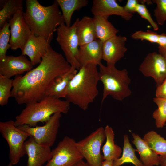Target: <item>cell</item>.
<instances>
[{
    "instance_id": "cell-34",
    "label": "cell",
    "mask_w": 166,
    "mask_h": 166,
    "mask_svg": "<svg viewBox=\"0 0 166 166\" xmlns=\"http://www.w3.org/2000/svg\"><path fill=\"white\" fill-rule=\"evenodd\" d=\"M141 0H128L125 6L124 10L127 12L133 14L136 12V7L139 3H140Z\"/></svg>"
},
{
    "instance_id": "cell-41",
    "label": "cell",
    "mask_w": 166,
    "mask_h": 166,
    "mask_svg": "<svg viewBox=\"0 0 166 166\" xmlns=\"http://www.w3.org/2000/svg\"><path fill=\"white\" fill-rule=\"evenodd\" d=\"M6 166H13V165L10 163H9Z\"/></svg>"
},
{
    "instance_id": "cell-32",
    "label": "cell",
    "mask_w": 166,
    "mask_h": 166,
    "mask_svg": "<svg viewBox=\"0 0 166 166\" xmlns=\"http://www.w3.org/2000/svg\"><path fill=\"white\" fill-rule=\"evenodd\" d=\"M159 34L156 32L150 30L146 31H137L132 33L131 38L135 40H146L153 43H157Z\"/></svg>"
},
{
    "instance_id": "cell-4",
    "label": "cell",
    "mask_w": 166,
    "mask_h": 166,
    "mask_svg": "<svg viewBox=\"0 0 166 166\" xmlns=\"http://www.w3.org/2000/svg\"><path fill=\"white\" fill-rule=\"evenodd\" d=\"M70 108V103L53 97L46 96L40 101L26 105L14 121L15 125H23L33 127L38 123L47 122L51 116L57 113L66 114Z\"/></svg>"
},
{
    "instance_id": "cell-15",
    "label": "cell",
    "mask_w": 166,
    "mask_h": 166,
    "mask_svg": "<svg viewBox=\"0 0 166 166\" xmlns=\"http://www.w3.org/2000/svg\"><path fill=\"white\" fill-rule=\"evenodd\" d=\"M127 38L121 35H116L103 42L102 60L107 63L115 64L122 58L127 51L125 46Z\"/></svg>"
},
{
    "instance_id": "cell-12",
    "label": "cell",
    "mask_w": 166,
    "mask_h": 166,
    "mask_svg": "<svg viewBox=\"0 0 166 166\" xmlns=\"http://www.w3.org/2000/svg\"><path fill=\"white\" fill-rule=\"evenodd\" d=\"M139 70L144 76L152 77L157 87L166 77V59L159 53H149L140 65Z\"/></svg>"
},
{
    "instance_id": "cell-19",
    "label": "cell",
    "mask_w": 166,
    "mask_h": 166,
    "mask_svg": "<svg viewBox=\"0 0 166 166\" xmlns=\"http://www.w3.org/2000/svg\"><path fill=\"white\" fill-rule=\"evenodd\" d=\"M77 71V70L72 67L67 73L54 79L47 89L46 96L59 99L65 98L68 86Z\"/></svg>"
},
{
    "instance_id": "cell-35",
    "label": "cell",
    "mask_w": 166,
    "mask_h": 166,
    "mask_svg": "<svg viewBox=\"0 0 166 166\" xmlns=\"http://www.w3.org/2000/svg\"><path fill=\"white\" fill-rule=\"evenodd\" d=\"M155 94L156 97L166 98V77L160 85L157 86Z\"/></svg>"
},
{
    "instance_id": "cell-29",
    "label": "cell",
    "mask_w": 166,
    "mask_h": 166,
    "mask_svg": "<svg viewBox=\"0 0 166 166\" xmlns=\"http://www.w3.org/2000/svg\"><path fill=\"white\" fill-rule=\"evenodd\" d=\"M13 79L0 74V105L3 106L8 103L11 97Z\"/></svg>"
},
{
    "instance_id": "cell-9",
    "label": "cell",
    "mask_w": 166,
    "mask_h": 166,
    "mask_svg": "<svg viewBox=\"0 0 166 166\" xmlns=\"http://www.w3.org/2000/svg\"><path fill=\"white\" fill-rule=\"evenodd\" d=\"M52 157L44 166H73L84 159L76 146V142L65 136L52 150Z\"/></svg>"
},
{
    "instance_id": "cell-7",
    "label": "cell",
    "mask_w": 166,
    "mask_h": 166,
    "mask_svg": "<svg viewBox=\"0 0 166 166\" xmlns=\"http://www.w3.org/2000/svg\"><path fill=\"white\" fill-rule=\"evenodd\" d=\"M79 19L77 18L70 26H66L65 23L58 26L56 31V39L67 61L72 67L78 70L81 67L76 58L79 47L76 26Z\"/></svg>"
},
{
    "instance_id": "cell-21",
    "label": "cell",
    "mask_w": 166,
    "mask_h": 166,
    "mask_svg": "<svg viewBox=\"0 0 166 166\" xmlns=\"http://www.w3.org/2000/svg\"><path fill=\"white\" fill-rule=\"evenodd\" d=\"M132 143L139 154L140 160L144 166H157L159 165V156L154 153L147 145L138 134L132 133Z\"/></svg>"
},
{
    "instance_id": "cell-36",
    "label": "cell",
    "mask_w": 166,
    "mask_h": 166,
    "mask_svg": "<svg viewBox=\"0 0 166 166\" xmlns=\"http://www.w3.org/2000/svg\"><path fill=\"white\" fill-rule=\"evenodd\" d=\"M157 44L158 47L166 49V34L164 33L159 34Z\"/></svg>"
},
{
    "instance_id": "cell-13",
    "label": "cell",
    "mask_w": 166,
    "mask_h": 166,
    "mask_svg": "<svg viewBox=\"0 0 166 166\" xmlns=\"http://www.w3.org/2000/svg\"><path fill=\"white\" fill-rule=\"evenodd\" d=\"M33 66L25 55L22 54L17 56L6 55L0 60V74L11 78L14 76L30 71Z\"/></svg>"
},
{
    "instance_id": "cell-23",
    "label": "cell",
    "mask_w": 166,
    "mask_h": 166,
    "mask_svg": "<svg viewBox=\"0 0 166 166\" xmlns=\"http://www.w3.org/2000/svg\"><path fill=\"white\" fill-rule=\"evenodd\" d=\"M108 18L98 15H94L93 18L97 38L103 42L116 35L119 31L108 20Z\"/></svg>"
},
{
    "instance_id": "cell-25",
    "label": "cell",
    "mask_w": 166,
    "mask_h": 166,
    "mask_svg": "<svg viewBox=\"0 0 166 166\" xmlns=\"http://www.w3.org/2000/svg\"><path fill=\"white\" fill-rule=\"evenodd\" d=\"M124 140L122 154L120 157L113 161V165L120 166L124 163H130L135 166H144L136 156V150L130 143L128 135H124Z\"/></svg>"
},
{
    "instance_id": "cell-39",
    "label": "cell",
    "mask_w": 166,
    "mask_h": 166,
    "mask_svg": "<svg viewBox=\"0 0 166 166\" xmlns=\"http://www.w3.org/2000/svg\"><path fill=\"white\" fill-rule=\"evenodd\" d=\"M73 166H90L86 162H85L83 160L80 161Z\"/></svg>"
},
{
    "instance_id": "cell-2",
    "label": "cell",
    "mask_w": 166,
    "mask_h": 166,
    "mask_svg": "<svg viewBox=\"0 0 166 166\" xmlns=\"http://www.w3.org/2000/svg\"><path fill=\"white\" fill-rule=\"evenodd\" d=\"M25 4L23 16L32 32L51 41L58 27L65 23L56 0L48 6L42 5L37 0H26Z\"/></svg>"
},
{
    "instance_id": "cell-31",
    "label": "cell",
    "mask_w": 166,
    "mask_h": 166,
    "mask_svg": "<svg viewBox=\"0 0 166 166\" xmlns=\"http://www.w3.org/2000/svg\"><path fill=\"white\" fill-rule=\"evenodd\" d=\"M156 5L154 15L158 24L163 25L166 21V0H152Z\"/></svg>"
},
{
    "instance_id": "cell-27",
    "label": "cell",
    "mask_w": 166,
    "mask_h": 166,
    "mask_svg": "<svg viewBox=\"0 0 166 166\" xmlns=\"http://www.w3.org/2000/svg\"><path fill=\"white\" fill-rule=\"evenodd\" d=\"M23 9L22 0L6 1L0 10V27L2 28L6 22H8L18 10Z\"/></svg>"
},
{
    "instance_id": "cell-26",
    "label": "cell",
    "mask_w": 166,
    "mask_h": 166,
    "mask_svg": "<svg viewBox=\"0 0 166 166\" xmlns=\"http://www.w3.org/2000/svg\"><path fill=\"white\" fill-rule=\"evenodd\" d=\"M148 147L158 155L166 154V140L154 131L145 134L142 139Z\"/></svg>"
},
{
    "instance_id": "cell-30",
    "label": "cell",
    "mask_w": 166,
    "mask_h": 166,
    "mask_svg": "<svg viewBox=\"0 0 166 166\" xmlns=\"http://www.w3.org/2000/svg\"><path fill=\"white\" fill-rule=\"evenodd\" d=\"M10 25L8 22H6L0 30V60L6 55L7 50L10 48L9 44L10 38Z\"/></svg>"
},
{
    "instance_id": "cell-33",
    "label": "cell",
    "mask_w": 166,
    "mask_h": 166,
    "mask_svg": "<svg viewBox=\"0 0 166 166\" xmlns=\"http://www.w3.org/2000/svg\"><path fill=\"white\" fill-rule=\"evenodd\" d=\"M136 12L141 17L148 21L152 26L154 30L157 31L158 30V24L152 18L145 4H138L136 7Z\"/></svg>"
},
{
    "instance_id": "cell-6",
    "label": "cell",
    "mask_w": 166,
    "mask_h": 166,
    "mask_svg": "<svg viewBox=\"0 0 166 166\" xmlns=\"http://www.w3.org/2000/svg\"><path fill=\"white\" fill-rule=\"evenodd\" d=\"M0 132L9 146L10 163L13 165L17 164L26 154L24 143L30 136L16 126L12 120L0 122Z\"/></svg>"
},
{
    "instance_id": "cell-28",
    "label": "cell",
    "mask_w": 166,
    "mask_h": 166,
    "mask_svg": "<svg viewBox=\"0 0 166 166\" xmlns=\"http://www.w3.org/2000/svg\"><path fill=\"white\" fill-rule=\"evenodd\" d=\"M153 101L158 108L154 111L152 116L156 127L162 128L166 122V98L156 97Z\"/></svg>"
},
{
    "instance_id": "cell-5",
    "label": "cell",
    "mask_w": 166,
    "mask_h": 166,
    "mask_svg": "<svg viewBox=\"0 0 166 166\" xmlns=\"http://www.w3.org/2000/svg\"><path fill=\"white\" fill-rule=\"evenodd\" d=\"M98 66L99 81L103 86L102 104L109 96L121 101L131 95L129 87L131 79L126 69H118L115 64H111L105 65L101 63Z\"/></svg>"
},
{
    "instance_id": "cell-20",
    "label": "cell",
    "mask_w": 166,
    "mask_h": 166,
    "mask_svg": "<svg viewBox=\"0 0 166 166\" xmlns=\"http://www.w3.org/2000/svg\"><path fill=\"white\" fill-rule=\"evenodd\" d=\"M79 47L97 39L93 18L84 16L78 21L76 26Z\"/></svg>"
},
{
    "instance_id": "cell-1",
    "label": "cell",
    "mask_w": 166,
    "mask_h": 166,
    "mask_svg": "<svg viewBox=\"0 0 166 166\" xmlns=\"http://www.w3.org/2000/svg\"><path fill=\"white\" fill-rule=\"evenodd\" d=\"M71 68L62 55L50 46L37 67L13 79L11 97L19 105L38 102L46 96L52 81Z\"/></svg>"
},
{
    "instance_id": "cell-24",
    "label": "cell",
    "mask_w": 166,
    "mask_h": 166,
    "mask_svg": "<svg viewBox=\"0 0 166 166\" xmlns=\"http://www.w3.org/2000/svg\"><path fill=\"white\" fill-rule=\"evenodd\" d=\"M60 8L65 20V23L70 26L73 14L86 6L89 3L87 0H56Z\"/></svg>"
},
{
    "instance_id": "cell-38",
    "label": "cell",
    "mask_w": 166,
    "mask_h": 166,
    "mask_svg": "<svg viewBox=\"0 0 166 166\" xmlns=\"http://www.w3.org/2000/svg\"><path fill=\"white\" fill-rule=\"evenodd\" d=\"M101 166H114L113 165V161L104 160L102 162Z\"/></svg>"
},
{
    "instance_id": "cell-14",
    "label": "cell",
    "mask_w": 166,
    "mask_h": 166,
    "mask_svg": "<svg viewBox=\"0 0 166 166\" xmlns=\"http://www.w3.org/2000/svg\"><path fill=\"white\" fill-rule=\"evenodd\" d=\"M24 146L28 156L27 166H43L52 157L50 147L38 144L31 136L25 142Z\"/></svg>"
},
{
    "instance_id": "cell-8",
    "label": "cell",
    "mask_w": 166,
    "mask_h": 166,
    "mask_svg": "<svg viewBox=\"0 0 166 166\" xmlns=\"http://www.w3.org/2000/svg\"><path fill=\"white\" fill-rule=\"evenodd\" d=\"M105 138V128L100 127L76 142L78 150L90 166H101L104 160L101 153V147Z\"/></svg>"
},
{
    "instance_id": "cell-16",
    "label": "cell",
    "mask_w": 166,
    "mask_h": 166,
    "mask_svg": "<svg viewBox=\"0 0 166 166\" xmlns=\"http://www.w3.org/2000/svg\"><path fill=\"white\" fill-rule=\"evenodd\" d=\"M51 42L44 37L36 36L32 33L21 50L22 54L29 57L33 66L39 64L51 46Z\"/></svg>"
},
{
    "instance_id": "cell-10",
    "label": "cell",
    "mask_w": 166,
    "mask_h": 166,
    "mask_svg": "<svg viewBox=\"0 0 166 166\" xmlns=\"http://www.w3.org/2000/svg\"><path fill=\"white\" fill-rule=\"evenodd\" d=\"M61 116L60 113H54L42 126L31 127L23 125L17 127L32 137L38 144L51 147L56 140Z\"/></svg>"
},
{
    "instance_id": "cell-40",
    "label": "cell",
    "mask_w": 166,
    "mask_h": 166,
    "mask_svg": "<svg viewBox=\"0 0 166 166\" xmlns=\"http://www.w3.org/2000/svg\"><path fill=\"white\" fill-rule=\"evenodd\" d=\"M159 53L161 55L166 59V49H162L159 48Z\"/></svg>"
},
{
    "instance_id": "cell-22",
    "label": "cell",
    "mask_w": 166,
    "mask_h": 166,
    "mask_svg": "<svg viewBox=\"0 0 166 166\" xmlns=\"http://www.w3.org/2000/svg\"><path fill=\"white\" fill-rule=\"evenodd\" d=\"M105 131L106 141L101 148L103 159L114 161L121 157L122 150L120 147L115 143V134L112 128L107 125Z\"/></svg>"
},
{
    "instance_id": "cell-3",
    "label": "cell",
    "mask_w": 166,
    "mask_h": 166,
    "mask_svg": "<svg viewBox=\"0 0 166 166\" xmlns=\"http://www.w3.org/2000/svg\"><path fill=\"white\" fill-rule=\"evenodd\" d=\"M97 66L93 64L81 66L70 81L66 90V100L84 111L98 94L99 79Z\"/></svg>"
},
{
    "instance_id": "cell-37",
    "label": "cell",
    "mask_w": 166,
    "mask_h": 166,
    "mask_svg": "<svg viewBox=\"0 0 166 166\" xmlns=\"http://www.w3.org/2000/svg\"><path fill=\"white\" fill-rule=\"evenodd\" d=\"M159 165L166 166V154L159 156Z\"/></svg>"
},
{
    "instance_id": "cell-18",
    "label": "cell",
    "mask_w": 166,
    "mask_h": 166,
    "mask_svg": "<svg viewBox=\"0 0 166 166\" xmlns=\"http://www.w3.org/2000/svg\"><path fill=\"white\" fill-rule=\"evenodd\" d=\"M103 42L98 39L80 46L76 58L82 66L88 64L98 65L102 60Z\"/></svg>"
},
{
    "instance_id": "cell-17",
    "label": "cell",
    "mask_w": 166,
    "mask_h": 166,
    "mask_svg": "<svg viewBox=\"0 0 166 166\" xmlns=\"http://www.w3.org/2000/svg\"><path fill=\"white\" fill-rule=\"evenodd\" d=\"M94 15L108 18L112 15L120 16L126 20H130L133 14L126 12L124 6L119 5L115 0H93L91 9Z\"/></svg>"
},
{
    "instance_id": "cell-11",
    "label": "cell",
    "mask_w": 166,
    "mask_h": 166,
    "mask_svg": "<svg viewBox=\"0 0 166 166\" xmlns=\"http://www.w3.org/2000/svg\"><path fill=\"white\" fill-rule=\"evenodd\" d=\"M23 9L17 12L9 21L10 38V48L13 50H22L30 38L32 32L25 20Z\"/></svg>"
}]
</instances>
